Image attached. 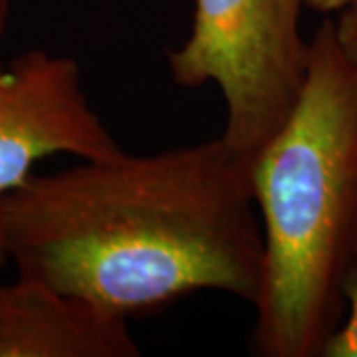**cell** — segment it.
I'll list each match as a JSON object with an SVG mask.
<instances>
[{
	"label": "cell",
	"mask_w": 357,
	"mask_h": 357,
	"mask_svg": "<svg viewBox=\"0 0 357 357\" xmlns=\"http://www.w3.org/2000/svg\"><path fill=\"white\" fill-rule=\"evenodd\" d=\"M250 165L218 135L34 173L0 201L8 260L128 319L203 290L255 304L264 243Z\"/></svg>",
	"instance_id": "6da1fadb"
},
{
	"label": "cell",
	"mask_w": 357,
	"mask_h": 357,
	"mask_svg": "<svg viewBox=\"0 0 357 357\" xmlns=\"http://www.w3.org/2000/svg\"><path fill=\"white\" fill-rule=\"evenodd\" d=\"M250 183L264 243L250 351L321 357L357 266V66L332 18L310 38L304 88Z\"/></svg>",
	"instance_id": "7a4b0ae2"
},
{
	"label": "cell",
	"mask_w": 357,
	"mask_h": 357,
	"mask_svg": "<svg viewBox=\"0 0 357 357\" xmlns=\"http://www.w3.org/2000/svg\"><path fill=\"white\" fill-rule=\"evenodd\" d=\"M304 6L306 0H195L189 36L167 52L177 86L220 89L227 107L220 137L250 163L304 88L310 52L300 28Z\"/></svg>",
	"instance_id": "3957f363"
},
{
	"label": "cell",
	"mask_w": 357,
	"mask_h": 357,
	"mask_svg": "<svg viewBox=\"0 0 357 357\" xmlns=\"http://www.w3.org/2000/svg\"><path fill=\"white\" fill-rule=\"evenodd\" d=\"M119 151L89 103L77 60L34 48L0 62V201L50 155L102 159ZM6 262L0 229V266Z\"/></svg>",
	"instance_id": "277c9868"
},
{
	"label": "cell",
	"mask_w": 357,
	"mask_h": 357,
	"mask_svg": "<svg viewBox=\"0 0 357 357\" xmlns=\"http://www.w3.org/2000/svg\"><path fill=\"white\" fill-rule=\"evenodd\" d=\"M129 319L18 276L0 286V357H139Z\"/></svg>",
	"instance_id": "5b68a950"
},
{
	"label": "cell",
	"mask_w": 357,
	"mask_h": 357,
	"mask_svg": "<svg viewBox=\"0 0 357 357\" xmlns=\"http://www.w3.org/2000/svg\"><path fill=\"white\" fill-rule=\"evenodd\" d=\"M321 357H357V266L345 284V316L321 351Z\"/></svg>",
	"instance_id": "8992f818"
},
{
	"label": "cell",
	"mask_w": 357,
	"mask_h": 357,
	"mask_svg": "<svg viewBox=\"0 0 357 357\" xmlns=\"http://www.w3.org/2000/svg\"><path fill=\"white\" fill-rule=\"evenodd\" d=\"M333 26L342 50L357 66V2L340 10L337 18L333 20Z\"/></svg>",
	"instance_id": "52a82bcc"
},
{
	"label": "cell",
	"mask_w": 357,
	"mask_h": 357,
	"mask_svg": "<svg viewBox=\"0 0 357 357\" xmlns=\"http://www.w3.org/2000/svg\"><path fill=\"white\" fill-rule=\"evenodd\" d=\"M354 2H357V0H306V6L316 10V13L332 14L344 10L345 6H349Z\"/></svg>",
	"instance_id": "ba28073f"
},
{
	"label": "cell",
	"mask_w": 357,
	"mask_h": 357,
	"mask_svg": "<svg viewBox=\"0 0 357 357\" xmlns=\"http://www.w3.org/2000/svg\"><path fill=\"white\" fill-rule=\"evenodd\" d=\"M10 10H13V2L10 0H0V44H2V38H4L6 30H8Z\"/></svg>",
	"instance_id": "9c48e42d"
}]
</instances>
